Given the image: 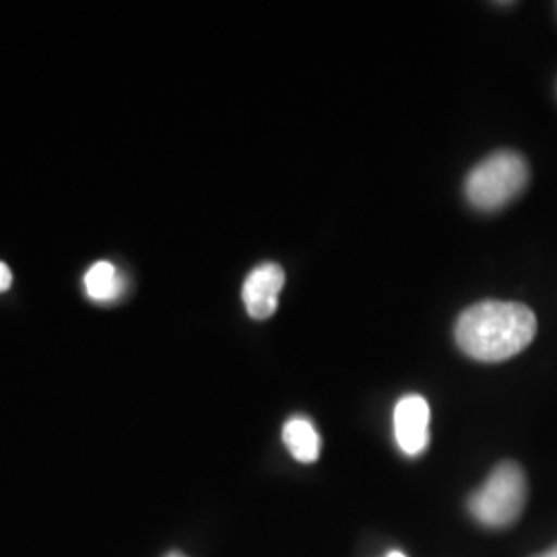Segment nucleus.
I'll list each match as a JSON object with an SVG mask.
<instances>
[{
	"mask_svg": "<svg viewBox=\"0 0 557 557\" xmlns=\"http://www.w3.org/2000/svg\"><path fill=\"white\" fill-rule=\"evenodd\" d=\"M527 504V478L517 462H502L469 499V510L483 527L504 529L517 522Z\"/></svg>",
	"mask_w": 557,
	"mask_h": 557,
	"instance_id": "nucleus-3",
	"label": "nucleus"
},
{
	"mask_svg": "<svg viewBox=\"0 0 557 557\" xmlns=\"http://www.w3.org/2000/svg\"><path fill=\"white\" fill-rule=\"evenodd\" d=\"M11 283H13V275H11L9 267L0 262V294H2V292H7V289L11 287Z\"/></svg>",
	"mask_w": 557,
	"mask_h": 557,
	"instance_id": "nucleus-8",
	"label": "nucleus"
},
{
	"mask_svg": "<svg viewBox=\"0 0 557 557\" xmlns=\"http://www.w3.org/2000/svg\"><path fill=\"white\" fill-rule=\"evenodd\" d=\"M285 285V271L277 262H262L248 273L242 287L246 312L255 320L271 319L277 310L278 294Z\"/></svg>",
	"mask_w": 557,
	"mask_h": 557,
	"instance_id": "nucleus-5",
	"label": "nucleus"
},
{
	"mask_svg": "<svg viewBox=\"0 0 557 557\" xmlns=\"http://www.w3.org/2000/svg\"><path fill=\"white\" fill-rule=\"evenodd\" d=\"M535 335V312L518 301H479L469 306L455 324L460 351L485 363L515 358L533 343Z\"/></svg>",
	"mask_w": 557,
	"mask_h": 557,
	"instance_id": "nucleus-1",
	"label": "nucleus"
},
{
	"mask_svg": "<svg viewBox=\"0 0 557 557\" xmlns=\"http://www.w3.org/2000/svg\"><path fill=\"white\" fill-rule=\"evenodd\" d=\"M283 442L299 462H314L320 457V434L308 418L287 419L283 425Z\"/></svg>",
	"mask_w": 557,
	"mask_h": 557,
	"instance_id": "nucleus-6",
	"label": "nucleus"
},
{
	"mask_svg": "<svg viewBox=\"0 0 557 557\" xmlns=\"http://www.w3.org/2000/svg\"><path fill=\"white\" fill-rule=\"evenodd\" d=\"M529 178V163L520 153L496 151L469 172L465 195L479 211L494 213L517 199Z\"/></svg>",
	"mask_w": 557,
	"mask_h": 557,
	"instance_id": "nucleus-2",
	"label": "nucleus"
},
{
	"mask_svg": "<svg viewBox=\"0 0 557 557\" xmlns=\"http://www.w3.org/2000/svg\"><path fill=\"white\" fill-rule=\"evenodd\" d=\"M168 557H186V556H182V554H170V556Z\"/></svg>",
	"mask_w": 557,
	"mask_h": 557,
	"instance_id": "nucleus-11",
	"label": "nucleus"
},
{
	"mask_svg": "<svg viewBox=\"0 0 557 557\" xmlns=\"http://www.w3.org/2000/svg\"><path fill=\"white\" fill-rule=\"evenodd\" d=\"M537 557H557V545L556 547H552L549 552H545V554H541V556Z\"/></svg>",
	"mask_w": 557,
	"mask_h": 557,
	"instance_id": "nucleus-9",
	"label": "nucleus"
},
{
	"mask_svg": "<svg viewBox=\"0 0 557 557\" xmlns=\"http://www.w3.org/2000/svg\"><path fill=\"white\" fill-rule=\"evenodd\" d=\"M386 557H407L405 556V554H400V552H391V554H388V556Z\"/></svg>",
	"mask_w": 557,
	"mask_h": 557,
	"instance_id": "nucleus-10",
	"label": "nucleus"
},
{
	"mask_svg": "<svg viewBox=\"0 0 557 557\" xmlns=\"http://www.w3.org/2000/svg\"><path fill=\"white\" fill-rule=\"evenodd\" d=\"M395 440L405 457H419L430 444V405L421 395H405L395 407Z\"/></svg>",
	"mask_w": 557,
	"mask_h": 557,
	"instance_id": "nucleus-4",
	"label": "nucleus"
},
{
	"mask_svg": "<svg viewBox=\"0 0 557 557\" xmlns=\"http://www.w3.org/2000/svg\"><path fill=\"white\" fill-rule=\"evenodd\" d=\"M85 292L96 301H112L122 294V277L112 262H96L85 275Z\"/></svg>",
	"mask_w": 557,
	"mask_h": 557,
	"instance_id": "nucleus-7",
	"label": "nucleus"
}]
</instances>
